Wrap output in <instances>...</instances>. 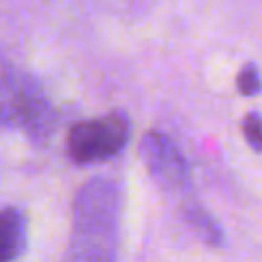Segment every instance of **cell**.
<instances>
[{
	"instance_id": "obj_1",
	"label": "cell",
	"mask_w": 262,
	"mask_h": 262,
	"mask_svg": "<svg viewBox=\"0 0 262 262\" xmlns=\"http://www.w3.org/2000/svg\"><path fill=\"white\" fill-rule=\"evenodd\" d=\"M122 186L92 177L74 195L72 235L62 262H118Z\"/></svg>"
},
{
	"instance_id": "obj_2",
	"label": "cell",
	"mask_w": 262,
	"mask_h": 262,
	"mask_svg": "<svg viewBox=\"0 0 262 262\" xmlns=\"http://www.w3.org/2000/svg\"><path fill=\"white\" fill-rule=\"evenodd\" d=\"M58 122L41 85L0 53V127L21 129L35 143H46Z\"/></svg>"
},
{
	"instance_id": "obj_3",
	"label": "cell",
	"mask_w": 262,
	"mask_h": 262,
	"mask_svg": "<svg viewBox=\"0 0 262 262\" xmlns=\"http://www.w3.org/2000/svg\"><path fill=\"white\" fill-rule=\"evenodd\" d=\"M138 152H140L145 168H147V172L152 175V180L166 193H170L177 200L182 219H186L195 209L203 207L193 198L191 175H189V166H186L184 154L180 152V147L168 136L159 134V131H147L140 138Z\"/></svg>"
},
{
	"instance_id": "obj_4",
	"label": "cell",
	"mask_w": 262,
	"mask_h": 262,
	"mask_svg": "<svg viewBox=\"0 0 262 262\" xmlns=\"http://www.w3.org/2000/svg\"><path fill=\"white\" fill-rule=\"evenodd\" d=\"M131 120L124 111H111L101 118L76 122L67 134V154L78 166L101 163L118 157L129 145Z\"/></svg>"
},
{
	"instance_id": "obj_5",
	"label": "cell",
	"mask_w": 262,
	"mask_h": 262,
	"mask_svg": "<svg viewBox=\"0 0 262 262\" xmlns=\"http://www.w3.org/2000/svg\"><path fill=\"white\" fill-rule=\"evenodd\" d=\"M28 244V221L23 209H0V262H16Z\"/></svg>"
},
{
	"instance_id": "obj_6",
	"label": "cell",
	"mask_w": 262,
	"mask_h": 262,
	"mask_svg": "<svg viewBox=\"0 0 262 262\" xmlns=\"http://www.w3.org/2000/svg\"><path fill=\"white\" fill-rule=\"evenodd\" d=\"M237 90L244 97H255L262 92V72L258 64L246 62L237 74Z\"/></svg>"
},
{
	"instance_id": "obj_7",
	"label": "cell",
	"mask_w": 262,
	"mask_h": 262,
	"mask_svg": "<svg viewBox=\"0 0 262 262\" xmlns=\"http://www.w3.org/2000/svg\"><path fill=\"white\" fill-rule=\"evenodd\" d=\"M242 134H244V140L249 143L251 149L255 152H262V115L251 111V113L244 115L242 120Z\"/></svg>"
}]
</instances>
